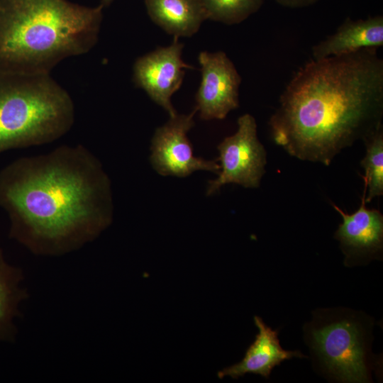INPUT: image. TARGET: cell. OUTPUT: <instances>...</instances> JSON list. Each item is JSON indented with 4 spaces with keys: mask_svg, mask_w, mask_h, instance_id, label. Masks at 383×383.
I'll use <instances>...</instances> for the list:
<instances>
[{
    "mask_svg": "<svg viewBox=\"0 0 383 383\" xmlns=\"http://www.w3.org/2000/svg\"><path fill=\"white\" fill-rule=\"evenodd\" d=\"M0 208L9 237L38 256L76 251L111 223V181L82 145L18 158L0 170Z\"/></svg>",
    "mask_w": 383,
    "mask_h": 383,
    "instance_id": "cell-1",
    "label": "cell"
},
{
    "mask_svg": "<svg viewBox=\"0 0 383 383\" xmlns=\"http://www.w3.org/2000/svg\"><path fill=\"white\" fill-rule=\"evenodd\" d=\"M377 49L312 59L300 67L270 119L274 143L292 157L328 166L382 126L383 60Z\"/></svg>",
    "mask_w": 383,
    "mask_h": 383,
    "instance_id": "cell-2",
    "label": "cell"
},
{
    "mask_svg": "<svg viewBox=\"0 0 383 383\" xmlns=\"http://www.w3.org/2000/svg\"><path fill=\"white\" fill-rule=\"evenodd\" d=\"M103 7L0 0V70L46 74L61 61L87 53L97 43Z\"/></svg>",
    "mask_w": 383,
    "mask_h": 383,
    "instance_id": "cell-3",
    "label": "cell"
},
{
    "mask_svg": "<svg viewBox=\"0 0 383 383\" xmlns=\"http://www.w3.org/2000/svg\"><path fill=\"white\" fill-rule=\"evenodd\" d=\"M74 117L71 96L50 74L0 70V154L55 141Z\"/></svg>",
    "mask_w": 383,
    "mask_h": 383,
    "instance_id": "cell-4",
    "label": "cell"
},
{
    "mask_svg": "<svg viewBox=\"0 0 383 383\" xmlns=\"http://www.w3.org/2000/svg\"><path fill=\"white\" fill-rule=\"evenodd\" d=\"M362 329L350 316H340L311 327V348L326 372L336 379L369 382L367 347Z\"/></svg>",
    "mask_w": 383,
    "mask_h": 383,
    "instance_id": "cell-5",
    "label": "cell"
},
{
    "mask_svg": "<svg viewBox=\"0 0 383 383\" xmlns=\"http://www.w3.org/2000/svg\"><path fill=\"white\" fill-rule=\"evenodd\" d=\"M220 172L208 183L206 194L216 193L224 184L257 188L265 173L267 152L257 138L255 118L246 113L238 119V129L218 145Z\"/></svg>",
    "mask_w": 383,
    "mask_h": 383,
    "instance_id": "cell-6",
    "label": "cell"
},
{
    "mask_svg": "<svg viewBox=\"0 0 383 383\" xmlns=\"http://www.w3.org/2000/svg\"><path fill=\"white\" fill-rule=\"evenodd\" d=\"M196 111L194 109L189 114L177 113L156 129L152 139L150 161L160 174L185 177L197 170L219 173L217 160H207L193 154L187 133L194 126Z\"/></svg>",
    "mask_w": 383,
    "mask_h": 383,
    "instance_id": "cell-7",
    "label": "cell"
},
{
    "mask_svg": "<svg viewBox=\"0 0 383 383\" xmlns=\"http://www.w3.org/2000/svg\"><path fill=\"white\" fill-rule=\"evenodd\" d=\"M198 60L201 80L196 94L195 109L201 119H223L239 106L241 77L222 51L201 52Z\"/></svg>",
    "mask_w": 383,
    "mask_h": 383,
    "instance_id": "cell-8",
    "label": "cell"
},
{
    "mask_svg": "<svg viewBox=\"0 0 383 383\" xmlns=\"http://www.w3.org/2000/svg\"><path fill=\"white\" fill-rule=\"evenodd\" d=\"M183 44L177 38L167 47L138 57L133 65V80L150 98L162 107L170 115L177 112L172 106L171 97L181 87L185 69L192 66L182 58Z\"/></svg>",
    "mask_w": 383,
    "mask_h": 383,
    "instance_id": "cell-9",
    "label": "cell"
},
{
    "mask_svg": "<svg viewBox=\"0 0 383 383\" xmlns=\"http://www.w3.org/2000/svg\"><path fill=\"white\" fill-rule=\"evenodd\" d=\"M365 185L360 208L353 213L333 208L342 216L343 222L335 233L340 244L347 264L374 259L383 248V216L376 209L366 207Z\"/></svg>",
    "mask_w": 383,
    "mask_h": 383,
    "instance_id": "cell-10",
    "label": "cell"
},
{
    "mask_svg": "<svg viewBox=\"0 0 383 383\" xmlns=\"http://www.w3.org/2000/svg\"><path fill=\"white\" fill-rule=\"evenodd\" d=\"M254 322L258 328L255 340L247 349L242 360L219 371L217 374L218 378L231 377L238 379L246 374H259L267 378L273 368L283 361L293 357H306L298 350L283 349L279 343L278 332L267 326L260 317L255 316Z\"/></svg>",
    "mask_w": 383,
    "mask_h": 383,
    "instance_id": "cell-11",
    "label": "cell"
},
{
    "mask_svg": "<svg viewBox=\"0 0 383 383\" xmlns=\"http://www.w3.org/2000/svg\"><path fill=\"white\" fill-rule=\"evenodd\" d=\"M383 45V17L377 15L354 21L349 18L336 31L312 48L313 59L318 60L377 48Z\"/></svg>",
    "mask_w": 383,
    "mask_h": 383,
    "instance_id": "cell-12",
    "label": "cell"
},
{
    "mask_svg": "<svg viewBox=\"0 0 383 383\" xmlns=\"http://www.w3.org/2000/svg\"><path fill=\"white\" fill-rule=\"evenodd\" d=\"M151 20L174 38L191 37L207 19L200 0H145Z\"/></svg>",
    "mask_w": 383,
    "mask_h": 383,
    "instance_id": "cell-13",
    "label": "cell"
},
{
    "mask_svg": "<svg viewBox=\"0 0 383 383\" xmlns=\"http://www.w3.org/2000/svg\"><path fill=\"white\" fill-rule=\"evenodd\" d=\"M23 279L22 270L6 261L0 248V341L15 340V320L20 316L21 304L28 297Z\"/></svg>",
    "mask_w": 383,
    "mask_h": 383,
    "instance_id": "cell-14",
    "label": "cell"
},
{
    "mask_svg": "<svg viewBox=\"0 0 383 383\" xmlns=\"http://www.w3.org/2000/svg\"><path fill=\"white\" fill-rule=\"evenodd\" d=\"M366 153L360 162L365 170L364 184L367 188L365 202L383 194V128L381 126L364 140Z\"/></svg>",
    "mask_w": 383,
    "mask_h": 383,
    "instance_id": "cell-15",
    "label": "cell"
},
{
    "mask_svg": "<svg viewBox=\"0 0 383 383\" xmlns=\"http://www.w3.org/2000/svg\"><path fill=\"white\" fill-rule=\"evenodd\" d=\"M207 19L227 25L238 24L257 12L263 0H200Z\"/></svg>",
    "mask_w": 383,
    "mask_h": 383,
    "instance_id": "cell-16",
    "label": "cell"
},
{
    "mask_svg": "<svg viewBox=\"0 0 383 383\" xmlns=\"http://www.w3.org/2000/svg\"><path fill=\"white\" fill-rule=\"evenodd\" d=\"M320 0H276V1L285 7L303 8L311 6Z\"/></svg>",
    "mask_w": 383,
    "mask_h": 383,
    "instance_id": "cell-17",
    "label": "cell"
},
{
    "mask_svg": "<svg viewBox=\"0 0 383 383\" xmlns=\"http://www.w3.org/2000/svg\"><path fill=\"white\" fill-rule=\"evenodd\" d=\"M101 4L105 6H109L113 1V0H101Z\"/></svg>",
    "mask_w": 383,
    "mask_h": 383,
    "instance_id": "cell-18",
    "label": "cell"
}]
</instances>
